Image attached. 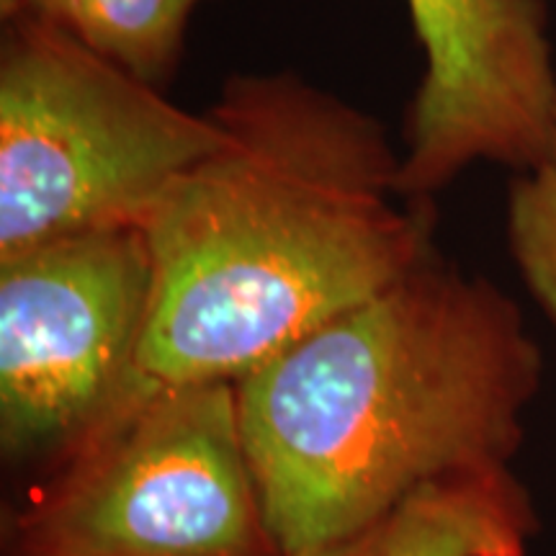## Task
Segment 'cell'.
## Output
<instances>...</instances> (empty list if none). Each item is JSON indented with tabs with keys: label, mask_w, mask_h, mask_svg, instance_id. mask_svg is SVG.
Masks as SVG:
<instances>
[{
	"label": "cell",
	"mask_w": 556,
	"mask_h": 556,
	"mask_svg": "<svg viewBox=\"0 0 556 556\" xmlns=\"http://www.w3.org/2000/svg\"><path fill=\"white\" fill-rule=\"evenodd\" d=\"M208 114L219 144L142 225V387L235 384L435 248L433 201L402 197V152L366 109L278 70L229 75Z\"/></svg>",
	"instance_id": "obj_1"
},
{
	"label": "cell",
	"mask_w": 556,
	"mask_h": 556,
	"mask_svg": "<svg viewBox=\"0 0 556 556\" xmlns=\"http://www.w3.org/2000/svg\"><path fill=\"white\" fill-rule=\"evenodd\" d=\"M541 381L516 299L433 248L235 381L276 554L351 536L433 482L513 467Z\"/></svg>",
	"instance_id": "obj_2"
},
{
	"label": "cell",
	"mask_w": 556,
	"mask_h": 556,
	"mask_svg": "<svg viewBox=\"0 0 556 556\" xmlns=\"http://www.w3.org/2000/svg\"><path fill=\"white\" fill-rule=\"evenodd\" d=\"M212 114L18 16L0 41V258L41 242L142 227L219 144Z\"/></svg>",
	"instance_id": "obj_3"
},
{
	"label": "cell",
	"mask_w": 556,
	"mask_h": 556,
	"mask_svg": "<svg viewBox=\"0 0 556 556\" xmlns=\"http://www.w3.org/2000/svg\"><path fill=\"white\" fill-rule=\"evenodd\" d=\"M26 518V556H278L232 381L139 387Z\"/></svg>",
	"instance_id": "obj_4"
},
{
	"label": "cell",
	"mask_w": 556,
	"mask_h": 556,
	"mask_svg": "<svg viewBox=\"0 0 556 556\" xmlns=\"http://www.w3.org/2000/svg\"><path fill=\"white\" fill-rule=\"evenodd\" d=\"M152 294L142 227L0 258V441L9 458L78 451L135 397Z\"/></svg>",
	"instance_id": "obj_5"
},
{
	"label": "cell",
	"mask_w": 556,
	"mask_h": 556,
	"mask_svg": "<svg viewBox=\"0 0 556 556\" xmlns=\"http://www.w3.org/2000/svg\"><path fill=\"white\" fill-rule=\"evenodd\" d=\"M422 50L400 191L433 201L479 163L528 170L548 148L556 60L546 0H405Z\"/></svg>",
	"instance_id": "obj_6"
},
{
	"label": "cell",
	"mask_w": 556,
	"mask_h": 556,
	"mask_svg": "<svg viewBox=\"0 0 556 556\" xmlns=\"http://www.w3.org/2000/svg\"><path fill=\"white\" fill-rule=\"evenodd\" d=\"M539 533L513 467L433 482L377 523L291 556H528Z\"/></svg>",
	"instance_id": "obj_7"
},
{
	"label": "cell",
	"mask_w": 556,
	"mask_h": 556,
	"mask_svg": "<svg viewBox=\"0 0 556 556\" xmlns=\"http://www.w3.org/2000/svg\"><path fill=\"white\" fill-rule=\"evenodd\" d=\"M201 3L206 0H21L18 16L70 34L139 80L165 90L184 62L186 34Z\"/></svg>",
	"instance_id": "obj_8"
},
{
	"label": "cell",
	"mask_w": 556,
	"mask_h": 556,
	"mask_svg": "<svg viewBox=\"0 0 556 556\" xmlns=\"http://www.w3.org/2000/svg\"><path fill=\"white\" fill-rule=\"evenodd\" d=\"M505 238L526 291L556 328V116L544 155L507 189Z\"/></svg>",
	"instance_id": "obj_9"
},
{
	"label": "cell",
	"mask_w": 556,
	"mask_h": 556,
	"mask_svg": "<svg viewBox=\"0 0 556 556\" xmlns=\"http://www.w3.org/2000/svg\"><path fill=\"white\" fill-rule=\"evenodd\" d=\"M21 13V0H0V18H3V24H9Z\"/></svg>",
	"instance_id": "obj_10"
}]
</instances>
